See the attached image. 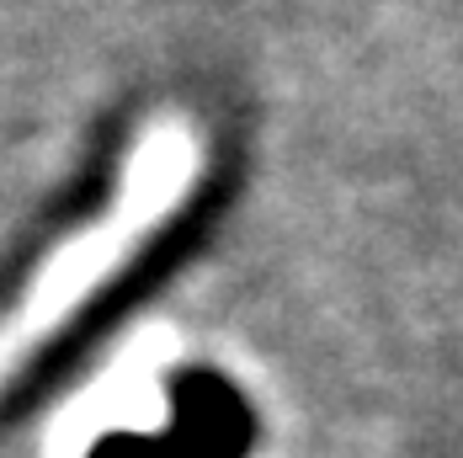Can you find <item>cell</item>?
<instances>
[{"mask_svg":"<svg viewBox=\"0 0 463 458\" xmlns=\"http://www.w3.org/2000/svg\"><path fill=\"white\" fill-rule=\"evenodd\" d=\"M203 171H208V138L192 118L165 112L144 123L123 160L118 197L86 229L64 234L22 288V299L0 315V395L43 358V347L59 330L80 320V310L101 288H112L176 224Z\"/></svg>","mask_w":463,"mask_h":458,"instance_id":"cell-1","label":"cell"}]
</instances>
